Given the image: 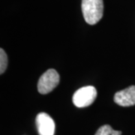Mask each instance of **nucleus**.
<instances>
[{
    "label": "nucleus",
    "instance_id": "0eeeda50",
    "mask_svg": "<svg viewBox=\"0 0 135 135\" xmlns=\"http://www.w3.org/2000/svg\"><path fill=\"white\" fill-rule=\"evenodd\" d=\"M8 56L5 51L2 48L0 49V74H2L5 72L8 66Z\"/></svg>",
    "mask_w": 135,
    "mask_h": 135
},
{
    "label": "nucleus",
    "instance_id": "f257e3e1",
    "mask_svg": "<svg viewBox=\"0 0 135 135\" xmlns=\"http://www.w3.org/2000/svg\"><path fill=\"white\" fill-rule=\"evenodd\" d=\"M81 7L84 20L88 24H96L103 17V0H82Z\"/></svg>",
    "mask_w": 135,
    "mask_h": 135
},
{
    "label": "nucleus",
    "instance_id": "f03ea898",
    "mask_svg": "<svg viewBox=\"0 0 135 135\" xmlns=\"http://www.w3.org/2000/svg\"><path fill=\"white\" fill-rule=\"evenodd\" d=\"M97 97L96 89L87 86L77 89L73 95V103L77 107H86L91 105Z\"/></svg>",
    "mask_w": 135,
    "mask_h": 135
},
{
    "label": "nucleus",
    "instance_id": "423d86ee",
    "mask_svg": "<svg viewBox=\"0 0 135 135\" xmlns=\"http://www.w3.org/2000/svg\"><path fill=\"white\" fill-rule=\"evenodd\" d=\"M122 131H115L112 128V127L109 125L102 126L98 128L95 135H121Z\"/></svg>",
    "mask_w": 135,
    "mask_h": 135
},
{
    "label": "nucleus",
    "instance_id": "7ed1b4c3",
    "mask_svg": "<svg viewBox=\"0 0 135 135\" xmlns=\"http://www.w3.org/2000/svg\"><path fill=\"white\" fill-rule=\"evenodd\" d=\"M59 83V75L55 69H48L39 78L38 83V91L45 95L52 92Z\"/></svg>",
    "mask_w": 135,
    "mask_h": 135
},
{
    "label": "nucleus",
    "instance_id": "20e7f679",
    "mask_svg": "<svg viewBox=\"0 0 135 135\" xmlns=\"http://www.w3.org/2000/svg\"><path fill=\"white\" fill-rule=\"evenodd\" d=\"M35 123L39 135H53L55 132V122L53 119L46 113H38Z\"/></svg>",
    "mask_w": 135,
    "mask_h": 135
},
{
    "label": "nucleus",
    "instance_id": "39448f33",
    "mask_svg": "<svg viewBox=\"0 0 135 135\" xmlns=\"http://www.w3.org/2000/svg\"><path fill=\"white\" fill-rule=\"evenodd\" d=\"M113 99L115 103L119 106L130 107L135 105V86H131L117 92Z\"/></svg>",
    "mask_w": 135,
    "mask_h": 135
}]
</instances>
